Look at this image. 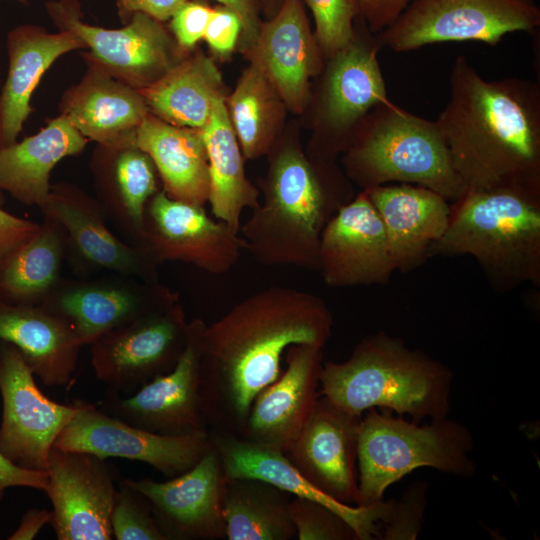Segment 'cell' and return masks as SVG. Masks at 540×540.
<instances>
[{
    "label": "cell",
    "instance_id": "1",
    "mask_svg": "<svg viewBox=\"0 0 540 540\" xmlns=\"http://www.w3.org/2000/svg\"><path fill=\"white\" fill-rule=\"evenodd\" d=\"M333 316L310 292L273 286L249 295L205 325L200 342V394L211 431L238 435L256 396L282 374L296 344L326 345Z\"/></svg>",
    "mask_w": 540,
    "mask_h": 540
},
{
    "label": "cell",
    "instance_id": "2",
    "mask_svg": "<svg viewBox=\"0 0 540 540\" xmlns=\"http://www.w3.org/2000/svg\"><path fill=\"white\" fill-rule=\"evenodd\" d=\"M435 120L467 190L540 189V87L516 77L483 78L463 55Z\"/></svg>",
    "mask_w": 540,
    "mask_h": 540
},
{
    "label": "cell",
    "instance_id": "3",
    "mask_svg": "<svg viewBox=\"0 0 540 540\" xmlns=\"http://www.w3.org/2000/svg\"><path fill=\"white\" fill-rule=\"evenodd\" d=\"M263 194L240 227L246 250L262 265L317 270L322 232L354 198L351 188L325 160L314 162L286 146L271 160Z\"/></svg>",
    "mask_w": 540,
    "mask_h": 540
},
{
    "label": "cell",
    "instance_id": "4",
    "mask_svg": "<svg viewBox=\"0 0 540 540\" xmlns=\"http://www.w3.org/2000/svg\"><path fill=\"white\" fill-rule=\"evenodd\" d=\"M452 378L443 363L379 332L362 339L345 361L323 362L319 395L352 416L380 408L420 423L448 417Z\"/></svg>",
    "mask_w": 540,
    "mask_h": 540
},
{
    "label": "cell",
    "instance_id": "5",
    "mask_svg": "<svg viewBox=\"0 0 540 540\" xmlns=\"http://www.w3.org/2000/svg\"><path fill=\"white\" fill-rule=\"evenodd\" d=\"M450 208L448 227L429 257L469 255L499 292L540 286V189L466 190Z\"/></svg>",
    "mask_w": 540,
    "mask_h": 540
},
{
    "label": "cell",
    "instance_id": "6",
    "mask_svg": "<svg viewBox=\"0 0 540 540\" xmlns=\"http://www.w3.org/2000/svg\"><path fill=\"white\" fill-rule=\"evenodd\" d=\"M360 124L344 164L362 190L399 182L429 188L452 202L467 190L435 120L389 100L369 111Z\"/></svg>",
    "mask_w": 540,
    "mask_h": 540
},
{
    "label": "cell",
    "instance_id": "7",
    "mask_svg": "<svg viewBox=\"0 0 540 540\" xmlns=\"http://www.w3.org/2000/svg\"><path fill=\"white\" fill-rule=\"evenodd\" d=\"M428 425L406 421L393 411L376 408L360 419L357 443V506L383 500L387 488L420 467L470 477L476 464L470 457L474 440L461 422L431 419Z\"/></svg>",
    "mask_w": 540,
    "mask_h": 540
},
{
    "label": "cell",
    "instance_id": "8",
    "mask_svg": "<svg viewBox=\"0 0 540 540\" xmlns=\"http://www.w3.org/2000/svg\"><path fill=\"white\" fill-rule=\"evenodd\" d=\"M539 26L533 0H411L377 36L382 47L407 52L443 42L497 45L506 34Z\"/></svg>",
    "mask_w": 540,
    "mask_h": 540
},
{
    "label": "cell",
    "instance_id": "9",
    "mask_svg": "<svg viewBox=\"0 0 540 540\" xmlns=\"http://www.w3.org/2000/svg\"><path fill=\"white\" fill-rule=\"evenodd\" d=\"M188 334L189 322L178 297L89 345L95 377L109 391L134 393L175 367Z\"/></svg>",
    "mask_w": 540,
    "mask_h": 540
},
{
    "label": "cell",
    "instance_id": "10",
    "mask_svg": "<svg viewBox=\"0 0 540 540\" xmlns=\"http://www.w3.org/2000/svg\"><path fill=\"white\" fill-rule=\"evenodd\" d=\"M46 9L59 30L71 31L90 48L92 65L137 90L179 62L162 22L148 14L137 12L124 27L106 29L83 22L77 0H53Z\"/></svg>",
    "mask_w": 540,
    "mask_h": 540
},
{
    "label": "cell",
    "instance_id": "11",
    "mask_svg": "<svg viewBox=\"0 0 540 540\" xmlns=\"http://www.w3.org/2000/svg\"><path fill=\"white\" fill-rule=\"evenodd\" d=\"M34 377L18 348L0 340V453L20 468L45 471L56 439L79 410V400H51Z\"/></svg>",
    "mask_w": 540,
    "mask_h": 540
},
{
    "label": "cell",
    "instance_id": "12",
    "mask_svg": "<svg viewBox=\"0 0 540 540\" xmlns=\"http://www.w3.org/2000/svg\"><path fill=\"white\" fill-rule=\"evenodd\" d=\"M212 445L208 429L181 435L153 433L116 419L96 404L79 400V410L54 447L86 452L100 458H124L176 477L192 468Z\"/></svg>",
    "mask_w": 540,
    "mask_h": 540
},
{
    "label": "cell",
    "instance_id": "13",
    "mask_svg": "<svg viewBox=\"0 0 540 540\" xmlns=\"http://www.w3.org/2000/svg\"><path fill=\"white\" fill-rule=\"evenodd\" d=\"M139 247L157 265L183 262L211 274L229 272L246 250L240 233L213 220L204 207L172 199L163 190L146 205Z\"/></svg>",
    "mask_w": 540,
    "mask_h": 540
},
{
    "label": "cell",
    "instance_id": "14",
    "mask_svg": "<svg viewBox=\"0 0 540 540\" xmlns=\"http://www.w3.org/2000/svg\"><path fill=\"white\" fill-rule=\"evenodd\" d=\"M178 297L157 281L104 273L61 278L40 306L68 323L84 346Z\"/></svg>",
    "mask_w": 540,
    "mask_h": 540
},
{
    "label": "cell",
    "instance_id": "15",
    "mask_svg": "<svg viewBox=\"0 0 540 540\" xmlns=\"http://www.w3.org/2000/svg\"><path fill=\"white\" fill-rule=\"evenodd\" d=\"M205 322H189L186 347L175 367L131 395L109 391L97 404L106 414L132 426L165 435L208 429L200 394V342Z\"/></svg>",
    "mask_w": 540,
    "mask_h": 540
},
{
    "label": "cell",
    "instance_id": "16",
    "mask_svg": "<svg viewBox=\"0 0 540 540\" xmlns=\"http://www.w3.org/2000/svg\"><path fill=\"white\" fill-rule=\"evenodd\" d=\"M40 210L63 227L66 259L78 274L116 273L157 281V264L141 247L118 238L108 228L98 200L78 187L65 183L51 185Z\"/></svg>",
    "mask_w": 540,
    "mask_h": 540
},
{
    "label": "cell",
    "instance_id": "17",
    "mask_svg": "<svg viewBox=\"0 0 540 540\" xmlns=\"http://www.w3.org/2000/svg\"><path fill=\"white\" fill-rule=\"evenodd\" d=\"M47 486L53 527L58 540L112 539L111 512L117 488L106 459L52 447Z\"/></svg>",
    "mask_w": 540,
    "mask_h": 540
},
{
    "label": "cell",
    "instance_id": "18",
    "mask_svg": "<svg viewBox=\"0 0 540 540\" xmlns=\"http://www.w3.org/2000/svg\"><path fill=\"white\" fill-rule=\"evenodd\" d=\"M124 479L147 499L166 540L226 538L222 513L226 476L213 441L192 468L176 477L164 482Z\"/></svg>",
    "mask_w": 540,
    "mask_h": 540
},
{
    "label": "cell",
    "instance_id": "19",
    "mask_svg": "<svg viewBox=\"0 0 540 540\" xmlns=\"http://www.w3.org/2000/svg\"><path fill=\"white\" fill-rule=\"evenodd\" d=\"M317 270L334 288L387 284L396 271L382 220L364 190L325 226Z\"/></svg>",
    "mask_w": 540,
    "mask_h": 540
},
{
    "label": "cell",
    "instance_id": "20",
    "mask_svg": "<svg viewBox=\"0 0 540 540\" xmlns=\"http://www.w3.org/2000/svg\"><path fill=\"white\" fill-rule=\"evenodd\" d=\"M285 359L286 370L256 396L236 435L284 453L301 433L320 396L323 347L291 345Z\"/></svg>",
    "mask_w": 540,
    "mask_h": 540
},
{
    "label": "cell",
    "instance_id": "21",
    "mask_svg": "<svg viewBox=\"0 0 540 540\" xmlns=\"http://www.w3.org/2000/svg\"><path fill=\"white\" fill-rule=\"evenodd\" d=\"M360 419L321 396L301 433L285 453L308 481L349 505H356L358 500Z\"/></svg>",
    "mask_w": 540,
    "mask_h": 540
},
{
    "label": "cell",
    "instance_id": "22",
    "mask_svg": "<svg viewBox=\"0 0 540 540\" xmlns=\"http://www.w3.org/2000/svg\"><path fill=\"white\" fill-rule=\"evenodd\" d=\"M210 433L227 478L259 479L294 497L319 502L341 515L359 540L380 539L381 525L390 516L393 500L369 506L339 502L308 481L283 451L229 433Z\"/></svg>",
    "mask_w": 540,
    "mask_h": 540
},
{
    "label": "cell",
    "instance_id": "23",
    "mask_svg": "<svg viewBox=\"0 0 540 540\" xmlns=\"http://www.w3.org/2000/svg\"><path fill=\"white\" fill-rule=\"evenodd\" d=\"M379 214L396 271L410 272L429 258L445 233L451 208L439 193L400 183L364 190Z\"/></svg>",
    "mask_w": 540,
    "mask_h": 540
},
{
    "label": "cell",
    "instance_id": "24",
    "mask_svg": "<svg viewBox=\"0 0 540 540\" xmlns=\"http://www.w3.org/2000/svg\"><path fill=\"white\" fill-rule=\"evenodd\" d=\"M318 49L302 1L284 0L271 20L261 24L253 62L280 99L300 111L306 102L309 79L319 71Z\"/></svg>",
    "mask_w": 540,
    "mask_h": 540
},
{
    "label": "cell",
    "instance_id": "25",
    "mask_svg": "<svg viewBox=\"0 0 540 540\" xmlns=\"http://www.w3.org/2000/svg\"><path fill=\"white\" fill-rule=\"evenodd\" d=\"M0 340L17 347L33 374L48 387L70 383L83 346L68 323L42 306L1 299Z\"/></svg>",
    "mask_w": 540,
    "mask_h": 540
},
{
    "label": "cell",
    "instance_id": "26",
    "mask_svg": "<svg viewBox=\"0 0 540 540\" xmlns=\"http://www.w3.org/2000/svg\"><path fill=\"white\" fill-rule=\"evenodd\" d=\"M7 47L9 69L0 95V147L16 142L31 112V95L44 72L59 56L85 45L68 30L48 33L41 27L24 25L10 32Z\"/></svg>",
    "mask_w": 540,
    "mask_h": 540
},
{
    "label": "cell",
    "instance_id": "27",
    "mask_svg": "<svg viewBox=\"0 0 540 540\" xmlns=\"http://www.w3.org/2000/svg\"><path fill=\"white\" fill-rule=\"evenodd\" d=\"M148 113L139 90L94 65L62 103V114L73 126L103 146L134 140Z\"/></svg>",
    "mask_w": 540,
    "mask_h": 540
},
{
    "label": "cell",
    "instance_id": "28",
    "mask_svg": "<svg viewBox=\"0 0 540 540\" xmlns=\"http://www.w3.org/2000/svg\"><path fill=\"white\" fill-rule=\"evenodd\" d=\"M101 146L95 157L98 202L107 219L137 246L141 244L145 208L157 189L156 168L134 142Z\"/></svg>",
    "mask_w": 540,
    "mask_h": 540
},
{
    "label": "cell",
    "instance_id": "29",
    "mask_svg": "<svg viewBox=\"0 0 540 540\" xmlns=\"http://www.w3.org/2000/svg\"><path fill=\"white\" fill-rule=\"evenodd\" d=\"M377 36V34H376ZM378 36L354 39L330 57L323 91V117L335 133L360 124L374 107L389 101L377 54Z\"/></svg>",
    "mask_w": 540,
    "mask_h": 540
},
{
    "label": "cell",
    "instance_id": "30",
    "mask_svg": "<svg viewBox=\"0 0 540 540\" xmlns=\"http://www.w3.org/2000/svg\"><path fill=\"white\" fill-rule=\"evenodd\" d=\"M134 142L153 161L170 198L199 207L208 203V157L201 130L174 126L148 113Z\"/></svg>",
    "mask_w": 540,
    "mask_h": 540
},
{
    "label": "cell",
    "instance_id": "31",
    "mask_svg": "<svg viewBox=\"0 0 540 540\" xmlns=\"http://www.w3.org/2000/svg\"><path fill=\"white\" fill-rule=\"evenodd\" d=\"M86 138L61 114L37 134L0 147V191L27 206L42 208L50 173L63 158L80 153Z\"/></svg>",
    "mask_w": 540,
    "mask_h": 540
},
{
    "label": "cell",
    "instance_id": "32",
    "mask_svg": "<svg viewBox=\"0 0 540 540\" xmlns=\"http://www.w3.org/2000/svg\"><path fill=\"white\" fill-rule=\"evenodd\" d=\"M201 133L208 157L211 212L217 220L239 233L243 211L256 208L260 194L246 177L244 156L223 95L214 100L210 118Z\"/></svg>",
    "mask_w": 540,
    "mask_h": 540
},
{
    "label": "cell",
    "instance_id": "33",
    "mask_svg": "<svg viewBox=\"0 0 540 540\" xmlns=\"http://www.w3.org/2000/svg\"><path fill=\"white\" fill-rule=\"evenodd\" d=\"M149 113L179 127L201 130L207 124L222 77L208 57L179 61L153 84L139 90Z\"/></svg>",
    "mask_w": 540,
    "mask_h": 540
},
{
    "label": "cell",
    "instance_id": "34",
    "mask_svg": "<svg viewBox=\"0 0 540 540\" xmlns=\"http://www.w3.org/2000/svg\"><path fill=\"white\" fill-rule=\"evenodd\" d=\"M66 251L63 227L43 215L39 231L0 262V299L40 305L61 279Z\"/></svg>",
    "mask_w": 540,
    "mask_h": 540
},
{
    "label": "cell",
    "instance_id": "35",
    "mask_svg": "<svg viewBox=\"0 0 540 540\" xmlns=\"http://www.w3.org/2000/svg\"><path fill=\"white\" fill-rule=\"evenodd\" d=\"M290 495L254 478H227L222 513L228 540H289L296 536Z\"/></svg>",
    "mask_w": 540,
    "mask_h": 540
},
{
    "label": "cell",
    "instance_id": "36",
    "mask_svg": "<svg viewBox=\"0 0 540 540\" xmlns=\"http://www.w3.org/2000/svg\"><path fill=\"white\" fill-rule=\"evenodd\" d=\"M279 100L274 87L253 62L242 74L226 105L245 158L255 159L270 150L277 128Z\"/></svg>",
    "mask_w": 540,
    "mask_h": 540
},
{
    "label": "cell",
    "instance_id": "37",
    "mask_svg": "<svg viewBox=\"0 0 540 540\" xmlns=\"http://www.w3.org/2000/svg\"><path fill=\"white\" fill-rule=\"evenodd\" d=\"M315 23V39L321 52L332 57L355 37L358 0H304Z\"/></svg>",
    "mask_w": 540,
    "mask_h": 540
},
{
    "label": "cell",
    "instance_id": "38",
    "mask_svg": "<svg viewBox=\"0 0 540 540\" xmlns=\"http://www.w3.org/2000/svg\"><path fill=\"white\" fill-rule=\"evenodd\" d=\"M111 529L117 540H166L155 523L147 499L125 479L116 490Z\"/></svg>",
    "mask_w": 540,
    "mask_h": 540
},
{
    "label": "cell",
    "instance_id": "39",
    "mask_svg": "<svg viewBox=\"0 0 540 540\" xmlns=\"http://www.w3.org/2000/svg\"><path fill=\"white\" fill-rule=\"evenodd\" d=\"M289 513L299 540H359L341 515L319 502L294 497Z\"/></svg>",
    "mask_w": 540,
    "mask_h": 540
},
{
    "label": "cell",
    "instance_id": "40",
    "mask_svg": "<svg viewBox=\"0 0 540 540\" xmlns=\"http://www.w3.org/2000/svg\"><path fill=\"white\" fill-rule=\"evenodd\" d=\"M426 486L422 482L410 486L401 500L394 501L388 520L381 526L380 539L414 540L422 527Z\"/></svg>",
    "mask_w": 540,
    "mask_h": 540
},
{
    "label": "cell",
    "instance_id": "41",
    "mask_svg": "<svg viewBox=\"0 0 540 540\" xmlns=\"http://www.w3.org/2000/svg\"><path fill=\"white\" fill-rule=\"evenodd\" d=\"M212 11L205 4L186 0L173 13L170 28L179 46L189 49L204 38Z\"/></svg>",
    "mask_w": 540,
    "mask_h": 540
},
{
    "label": "cell",
    "instance_id": "42",
    "mask_svg": "<svg viewBox=\"0 0 540 540\" xmlns=\"http://www.w3.org/2000/svg\"><path fill=\"white\" fill-rule=\"evenodd\" d=\"M241 32L237 14L222 5L213 9L204 39L213 51L224 55L234 49Z\"/></svg>",
    "mask_w": 540,
    "mask_h": 540
},
{
    "label": "cell",
    "instance_id": "43",
    "mask_svg": "<svg viewBox=\"0 0 540 540\" xmlns=\"http://www.w3.org/2000/svg\"><path fill=\"white\" fill-rule=\"evenodd\" d=\"M40 223L15 216L0 206V262L30 240Z\"/></svg>",
    "mask_w": 540,
    "mask_h": 540
},
{
    "label": "cell",
    "instance_id": "44",
    "mask_svg": "<svg viewBox=\"0 0 540 540\" xmlns=\"http://www.w3.org/2000/svg\"><path fill=\"white\" fill-rule=\"evenodd\" d=\"M411 0H358L360 14L373 34L393 23Z\"/></svg>",
    "mask_w": 540,
    "mask_h": 540
},
{
    "label": "cell",
    "instance_id": "45",
    "mask_svg": "<svg viewBox=\"0 0 540 540\" xmlns=\"http://www.w3.org/2000/svg\"><path fill=\"white\" fill-rule=\"evenodd\" d=\"M46 486V471L20 468L12 464L0 453V501L5 491L11 487H26L44 491Z\"/></svg>",
    "mask_w": 540,
    "mask_h": 540
},
{
    "label": "cell",
    "instance_id": "46",
    "mask_svg": "<svg viewBox=\"0 0 540 540\" xmlns=\"http://www.w3.org/2000/svg\"><path fill=\"white\" fill-rule=\"evenodd\" d=\"M186 0H116L118 14L125 23L137 12H142L164 22Z\"/></svg>",
    "mask_w": 540,
    "mask_h": 540
},
{
    "label": "cell",
    "instance_id": "47",
    "mask_svg": "<svg viewBox=\"0 0 540 540\" xmlns=\"http://www.w3.org/2000/svg\"><path fill=\"white\" fill-rule=\"evenodd\" d=\"M237 14L242 23L244 39L252 44L256 43L260 30L258 6L256 0H215Z\"/></svg>",
    "mask_w": 540,
    "mask_h": 540
},
{
    "label": "cell",
    "instance_id": "48",
    "mask_svg": "<svg viewBox=\"0 0 540 540\" xmlns=\"http://www.w3.org/2000/svg\"><path fill=\"white\" fill-rule=\"evenodd\" d=\"M51 511L47 509H30L22 517L18 528L10 535V540H31L46 524H50Z\"/></svg>",
    "mask_w": 540,
    "mask_h": 540
},
{
    "label": "cell",
    "instance_id": "49",
    "mask_svg": "<svg viewBox=\"0 0 540 540\" xmlns=\"http://www.w3.org/2000/svg\"><path fill=\"white\" fill-rule=\"evenodd\" d=\"M263 1H265V2L268 3L269 5H270V4H271V5L278 4V7H280L281 4H282V2H283L284 0H263Z\"/></svg>",
    "mask_w": 540,
    "mask_h": 540
},
{
    "label": "cell",
    "instance_id": "50",
    "mask_svg": "<svg viewBox=\"0 0 540 540\" xmlns=\"http://www.w3.org/2000/svg\"><path fill=\"white\" fill-rule=\"evenodd\" d=\"M4 200H3V197H2V194H1V191H0V206H2Z\"/></svg>",
    "mask_w": 540,
    "mask_h": 540
}]
</instances>
